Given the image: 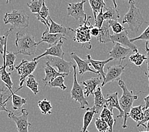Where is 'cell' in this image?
<instances>
[{"instance_id":"1","label":"cell","mask_w":149,"mask_h":132,"mask_svg":"<svg viewBox=\"0 0 149 132\" xmlns=\"http://www.w3.org/2000/svg\"><path fill=\"white\" fill-rule=\"evenodd\" d=\"M15 43L17 48L16 55H34L36 53L38 46L33 35L28 33H23L22 31H19L16 34Z\"/></svg>"},{"instance_id":"2","label":"cell","mask_w":149,"mask_h":132,"mask_svg":"<svg viewBox=\"0 0 149 132\" xmlns=\"http://www.w3.org/2000/svg\"><path fill=\"white\" fill-rule=\"evenodd\" d=\"M118 85L123 90V94L119 100L120 108L123 110L125 116L123 118V128L126 129L127 128V121L129 117V114L131 108H133V102L138 99V94L134 95L133 91H130L127 88L126 85L122 80L118 81Z\"/></svg>"},{"instance_id":"3","label":"cell","mask_w":149,"mask_h":132,"mask_svg":"<svg viewBox=\"0 0 149 132\" xmlns=\"http://www.w3.org/2000/svg\"><path fill=\"white\" fill-rule=\"evenodd\" d=\"M128 3L129 10L123 17L122 24H127L130 30L134 33H138L145 20L140 10L135 6V1H129Z\"/></svg>"},{"instance_id":"4","label":"cell","mask_w":149,"mask_h":132,"mask_svg":"<svg viewBox=\"0 0 149 132\" xmlns=\"http://www.w3.org/2000/svg\"><path fill=\"white\" fill-rule=\"evenodd\" d=\"M91 19V17H88L87 20L84 23L81 24L76 29H73L70 27L68 28L69 30L74 33V41L81 43L83 47L88 50H91L92 48V45L90 42L91 39L90 31L93 26H91L90 22Z\"/></svg>"},{"instance_id":"5","label":"cell","mask_w":149,"mask_h":132,"mask_svg":"<svg viewBox=\"0 0 149 132\" xmlns=\"http://www.w3.org/2000/svg\"><path fill=\"white\" fill-rule=\"evenodd\" d=\"M29 16L23 10H13L11 13H6L3 17L5 24H11L13 28L25 29L29 26Z\"/></svg>"},{"instance_id":"6","label":"cell","mask_w":149,"mask_h":132,"mask_svg":"<svg viewBox=\"0 0 149 132\" xmlns=\"http://www.w3.org/2000/svg\"><path fill=\"white\" fill-rule=\"evenodd\" d=\"M73 73H74V80L72 87L70 91L71 98L74 101L78 102L80 104L81 109H85L90 108V104L84 96V90L81 85L78 83L77 79V71L76 66L73 65Z\"/></svg>"},{"instance_id":"7","label":"cell","mask_w":149,"mask_h":132,"mask_svg":"<svg viewBox=\"0 0 149 132\" xmlns=\"http://www.w3.org/2000/svg\"><path fill=\"white\" fill-rule=\"evenodd\" d=\"M38 62L39 61H29V60L23 59L19 65L15 67L17 73L20 76L19 88L17 89L15 92L18 91L20 89L22 88L26 79L30 75H32L37 67Z\"/></svg>"},{"instance_id":"8","label":"cell","mask_w":149,"mask_h":132,"mask_svg":"<svg viewBox=\"0 0 149 132\" xmlns=\"http://www.w3.org/2000/svg\"><path fill=\"white\" fill-rule=\"evenodd\" d=\"M8 117L15 122L18 132H29L30 126L32 124L28 121L29 112L26 109L21 110V115L17 116L11 111L8 114Z\"/></svg>"},{"instance_id":"9","label":"cell","mask_w":149,"mask_h":132,"mask_svg":"<svg viewBox=\"0 0 149 132\" xmlns=\"http://www.w3.org/2000/svg\"><path fill=\"white\" fill-rule=\"evenodd\" d=\"M86 1H81L78 3H69L67 6L68 15L73 17L76 21H81L84 23L88 19V16L84 12V5Z\"/></svg>"},{"instance_id":"10","label":"cell","mask_w":149,"mask_h":132,"mask_svg":"<svg viewBox=\"0 0 149 132\" xmlns=\"http://www.w3.org/2000/svg\"><path fill=\"white\" fill-rule=\"evenodd\" d=\"M48 62L49 65L52 66L54 68L56 67L58 69V72L60 74H65L69 75L71 71V67L73 66V63L71 62L66 61L63 59L56 57H46Z\"/></svg>"},{"instance_id":"11","label":"cell","mask_w":149,"mask_h":132,"mask_svg":"<svg viewBox=\"0 0 149 132\" xmlns=\"http://www.w3.org/2000/svg\"><path fill=\"white\" fill-rule=\"evenodd\" d=\"M127 64L125 66H123L122 64L116 65L113 66H107V73H106L105 80L102 81L101 87H104L106 84L110 82H113L115 81H119L120 80V76L123 73L125 72V68Z\"/></svg>"},{"instance_id":"12","label":"cell","mask_w":149,"mask_h":132,"mask_svg":"<svg viewBox=\"0 0 149 132\" xmlns=\"http://www.w3.org/2000/svg\"><path fill=\"white\" fill-rule=\"evenodd\" d=\"M111 39L112 43H119L126 48H130L131 51L135 53L138 52L136 46L132 42H131L130 39L128 37V33L126 29L119 34H113L111 35Z\"/></svg>"},{"instance_id":"13","label":"cell","mask_w":149,"mask_h":132,"mask_svg":"<svg viewBox=\"0 0 149 132\" xmlns=\"http://www.w3.org/2000/svg\"><path fill=\"white\" fill-rule=\"evenodd\" d=\"M63 41H60L58 43H56L52 46H49L48 48L45 50V51L41 55H38L36 57H34L33 61H38L42 57H46L50 56V57H59L61 59H63V57L65 55V52L63 50Z\"/></svg>"},{"instance_id":"14","label":"cell","mask_w":149,"mask_h":132,"mask_svg":"<svg viewBox=\"0 0 149 132\" xmlns=\"http://www.w3.org/2000/svg\"><path fill=\"white\" fill-rule=\"evenodd\" d=\"M131 50L130 48H127L122 46L119 43H115L112 50L109 52L110 58L114 60H118L119 64H122L123 61L125 60L127 55L129 54Z\"/></svg>"},{"instance_id":"15","label":"cell","mask_w":149,"mask_h":132,"mask_svg":"<svg viewBox=\"0 0 149 132\" xmlns=\"http://www.w3.org/2000/svg\"><path fill=\"white\" fill-rule=\"evenodd\" d=\"M70 57H71L77 64L78 73H79L81 76H83V75L87 72L93 73L99 75V73L98 72L91 68V65L87 59L86 60L81 59L75 52H72L70 53Z\"/></svg>"},{"instance_id":"16","label":"cell","mask_w":149,"mask_h":132,"mask_svg":"<svg viewBox=\"0 0 149 132\" xmlns=\"http://www.w3.org/2000/svg\"><path fill=\"white\" fill-rule=\"evenodd\" d=\"M94 104L92 108L96 112V114H98L104 108H106L107 105V100L104 97V95L102 94V88L101 87H98L96 91L94 92Z\"/></svg>"},{"instance_id":"17","label":"cell","mask_w":149,"mask_h":132,"mask_svg":"<svg viewBox=\"0 0 149 132\" xmlns=\"http://www.w3.org/2000/svg\"><path fill=\"white\" fill-rule=\"evenodd\" d=\"M86 59L89 61L90 65L93 67V68L95 71L99 73V76L102 79V81L105 80L106 73L104 72V67L109 62H111L113 60V59L109 58L107 60H95L91 58V57L90 54L86 55Z\"/></svg>"},{"instance_id":"18","label":"cell","mask_w":149,"mask_h":132,"mask_svg":"<svg viewBox=\"0 0 149 132\" xmlns=\"http://www.w3.org/2000/svg\"><path fill=\"white\" fill-rule=\"evenodd\" d=\"M101 82L102 83V78H93L86 81L82 82V85L84 87V93L85 97H88L90 95L94 94V92L97 90Z\"/></svg>"},{"instance_id":"19","label":"cell","mask_w":149,"mask_h":132,"mask_svg":"<svg viewBox=\"0 0 149 132\" xmlns=\"http://www.w3.org/2000/svg\"><path fill=\"white\" fill-rule=\"evenodd\" d=\"M61 40H66V38L64 35L61 34H50L49 33L48 30H46L42 33L41 40L38 43V45L44 42L47 43L49 46H52L58 43Z\"/></svg>"},{"instance_id":"20","label":"cell","mask_w":149,"mask_h":132,"mask_svg":"<svg viewBox=\"0 0 149 132\" xmlns=\"http://www.w3.org/2000/svg\"><path fill=\"white\" fill-rule=\"evenodd\" d=\"M107 105H106V108H107L111 111H113V109L116 108L119 111V115L117 116L118 118L120 117H123L125 116V114H124L123 110L120 108L119 99H118V93L114 92L113 94H107Z\"/></svg>"},{"instance_id":"21","label":"cell","mask_w":149,"mask_h":132,"mask_svg":"<svg viewBox=\"0 0 149 132\" xmlns=\"http://www.w3.org/2000/svg\"><path fill=\"white\" fill-rule=\"evenodd\" d=\"M44 69L45 72V77L42 80L45 83V86H47L49 83H50L52 81H54L55 78L59 76H68L67 74L59 73L58 71H56L55 68L49 65V64L48 62H46V66H45Z\"/></svg>"},{"instance_id":"22","label":"cell","mask_w":149,"mask_h":132,"mask_svg":"<svg viewBox=\"0 0 149 132\" xmlns=\"http://www.w3.org/2000/svg\"><path fill=\"white\" fill-rule=\"evenodd\" d=\"M10 98H12V93L9 89L6 87H0V112L5 111L8 112V114L11 112L6 108L7 102Z\"/></svg>"},{"instance_id":"23","label":"cell","mask_w":149,"mask_h":132,"mask_svg":"<svg viewBox=\"0 0 149 132\" xmlns=\"http://www.w3.org/2000/svg\"><path fill=\"white\" fill-rule=\"evenodd\" d=\"M16 53L13 52H6V44L5 46L4 53L3 55V67H8L10 73L13 72L15 68V60L16 59Z\"/></svg>"},{"instance_id":"24","label":"cell","mask_w":149,"mask_h":132,"mask_svg":"<svg viewBox=\"0 0 149 132\" xmlns=\"http://www.w3.org/2000/svg\"><path fill=\"white\" fill-rule=\"evenodd\" d=\"M35 16H36V19L38 21H40V22L45 25L46 27H47V30H49V18L50 17V16H49V9L47 6L46 5V3L45 1L43 2V4H42V6L40 12L37 14H35Z\"/></svg>"},{"instance_id":"25","label":"cell","mask_w":149,"mask_h":132,"mask_svg":"<svg viewBox=\"0 0 149 132\" xmlns=\"http://www.w3.org/2000/svg\"><path fill=\"white\" fill-rule=\"evenodd\" d=\"M100 118L108 124L109 130L108 132H112L113 128L116 124V120L113 119V111H111L107 108H104L100 113Z\"/></svg>"},{"instance_id":"26","label":"cell","mask_w":149,"mask_h":132,"mask_svg":"<svg viewBox=\"0 0 149 132\" xmlns=\"http://www.w3.org/2000/svg\"><path fill=\"white\" fill-rule=\"evenodd\" d=\"M110 34V27L107 21H105L100 29V34L97 38V40L101 43H107L108 42H112Z\"/></svg>"},{"instance_id":"27","label":"cell","mask_w":149,"mask_h":132,"mask_svg":"<svg viewBox=\"0 0 149 132\" xmlns=\"http://www.w3.org/2000/svg\"><path fill=\"white\" fill-rule=\"evenodd\" d=\"M129 117L134 120L137 124L140 123L144 118L143 105H140L131 108L129 114Z\"/></svg>"},{"instance_id":"28","label":"cell","mask_w":149,"mask_h":132,"mask_svg":"<svg viewBox=\"0 0 149 132\" xmlns=\"http://www.w3.org/2000/svg\"><path fill=\"white\" fill-rule=\"evenodd\" d=\"M49 33L50 34H61L65 35L67 33V28L63 24H58L54 22L51 17L49 18Z\"/></svg>"},{"instance_id":"29","label":"cell","mask_w":149,"mask_h":132,"mask_svg":"<svg viewBox=\"0 0 149 132\" xmlns=\"http://www.w3.org/2000/svg\"><path fill=\"white\" fill-rule=\"evenodd\" d=\"M96 112L92 108H88L86 109V112H85L83 117V126L81 132H86L88 127L90 126L92 120H93Z\"/></svg>"},{"instance_id":"30","label":"cell","mask_w":149,"mask_h":132,"mask_svg":"<svg viewBox=\"0 0 149 132\" xmlns=\"http://www.w3.org/2000/svg\"><path fill=\"white\" fill-rule=\"evenodd\" d=\"M106 10L105 12L104 13V18L105 21L108 20H114L118 21L120 18L119 12L117 8H112V7H105Z\"/></svg>"},{"instance_id":"31","label":"cell","mask_w":149,"mask_h":132,"mask_svg":"<svg viewBox=\"0 0 149 132\" xmlns=\"http://www.w3.org/2000/svg\"><path fill=\"white\" fill-rule=\"evenodd\" d=\"M89 3L93 11L95 21L98 14L100 12L101 10L105 7V1L104 0H89Z\"/></svg>"},{"instance_id":"32","label":"cell","mask_w":149,"mask_h":132,"mask_svg":"<svg viewBox=\"0 0 149 132\" xmlns=\"http://www.w3.org/2000/svg\"><path fill=\"white\" fill-rule=\"evenodd\" d=\"M12 99L13 109L15 110H20L22 106L27 103V99L21 97L20 96L16 95L15 93H12Z\"/></svg>"},{"instance_id":"33","label":"cell","mask_w":149,"mask_h":132,"mask_svg":"<svg viewBox=\"0 0 149 132\" xmlns=\"http://www.w3.org/2000/svg\"><path fill=\"white\" fill-rule=\"evenodd\" d=\"M38 108L40 109L42 115H52V105L51 104L50 101H48L47 98H45L42 101H40L38 102Z\"/></svg>"},{"instance_id":"34","label":"cell","mask_w":149,"mask_h":132,"mask_svg":"<svg viewBox=\"0 0 149 132\" xmlns=\"http://www.w3.org/2000/svg\"><path fill=\"white\" fill-rule=\"evenodd\" d=\"M26 85L27 88L34 93V95H37L39 93V85L38 83L36 81V78L34 75H30L27 78V81H26Z\"/></svg>"},{"instance_id":"35","label":"cell","mask_w":149,"mask_h":132,"mask_svg":"<svg viewBox=\"0 0 149 132\" xmlns=\"http://www.w3.org/2000/svg\"><path fill=\"white\" fill-rule=\"evenodd\" d=\"M129 60L131 63L134 64L136 66L140 67L142 65L145 60H147V57L145 55L141 54L140 53L138 52L133 55H131L129 57Z\"/></svg>"},{"instance_id":"36","label":"cell","mask_w":149,"mask_h":132,"mask_svg":"<svg viewBox=\"0 0 149 132\" xmlns=\"http://www.w3.org/2000/svg\"><path fill=\"white\" fill-rule=\"evenodd\" d=\"M44 1L42 0H33L27 3V6L31 12L34 14H37L41 10Z\"/></svg>"},{"instance_id":"37","label":"cell","mask_w":149,"mask_h":132,"mask_svg":"<svg viewBox=\"0 0 149 132\" xmlns=\"http://www.w3.org/2000/svg\"><path fill=\"white\" fill-rule=\"evenodd\" d=\"M65 76H59L48 83L49 87L51 88H59L62 90H65L67 87L64 84V78Z\"/></svg>"},{"instance_id":"38","label":"cell","mask_w":149,"mask_h":132,"mask_svg":"<svg viewBox=\"0 0 149 132\" xmlns=\"http://www.w3.org/2000/svg\"><path fill=\"white\" fill-rule=\"evenodd\" d=\"M14 28L11 27L10 29L5 32V33L3 35H0V53L3 55L5 50V46L7 43V39H8L10 34L13 31Z\"/></svg>"},{"instance_id":"39","label":"cell","mask_w":149,"mask_h":132,"mask_svg":"<svg viewBox=\"0 0 149 132\" xmlns=\"http://www.w3.org/2000/svg\"><path fill=\"white\" fill-rule=\"evenodd\" d=\"M107 22L109 25V27L112 29V31L114 34H119L125 29L121 24L118 22V21L114 20H108Z\"/></svg>"},{"instance_id":"40","label":"cell","mask_w":149,"mask_h":132,"mask_svg":"<svg viewBox=\"0 0 149 132\" xmlns=\"http://www.w3.org/2000/svg\"><path fill=\"white\" fill-rule=\"evenodd\" d=\"M95 126L98 132H108L109 128L108 124L100 117H97L95 120Z\"/></svg>"},{"instance_id":"41","label":"cell","mask_w":149,"mask_h":132,"mask_svg":"<svg viewBox=\"0 0 149 132\" xmlns=\"http://www.w3.org/2000/svg\"><path fill=\"white\" fill-rule=\"evenodd\" d=\"M139 40L147 41V42L149 41V24H148V27L146 28V29H145L143 32V33L139 36L130 39L131 42H132V43L134 41H139Z\"/></svg>"},{"instance_id":"42","label":"cell","mask_w":149,"mask_h":132,"mask_svg":"<svg viewBox=\"0 0 149 132\" xmlns=\"http://www.w3.org/2000/svg\"><path fill=\"white\" fill-rule=\"evenodd\" d=\"M103 10H104V8H102L100 12L98 14V15L97 17V19L95 20V27H98L99 29H101V27L102 26L103 24L105 22L104 18V12H103Z\"/></svg>"},{"instance_id":"43","label":"cell","mask_w":149,"mask_h":132,"mask_svg":"<svg viewBox=\"0 0 149 132\" xmlns=\"http://www.w3.org/2000/svg\"><path fill=\"white\" fill-rule=\"evenodd\" d=\"M143 114H144V118L142 120V121H141L140 123L137 124L136 126L138 128H139L140 126H143V127L146 128V124H145V123H147L149 121V108L146 110H144Z\"/></svg>"},{"instance_id":"44","label":"cell","mask_w":149,"mask_h":132,"mask_svg":"<svg viewBox=\"0 0 149 132\" xmlns=\"http://www.w3.org/2000/svg\"><path fill=\"white\" fill-rule=\"evenodd\" d=\"M90 34H91V36H92L97 38L99 36V34H100V29H99L97 27L93 26V27H92L91 29Z\"/></svg>"},{"instance_id":"45","label":"cell","mask_w":149,"mask_h":132,"mask_svg":"<svg viewBox=\"0 0 149 132\" xmlns=\"http://www.w3.org/2000/svg\"><path fill=\"white\" fill-rule=\"evenodd\" d=\"M145 50L146 52V62H147V71L149 74V48L148 46V42H146V44H145Z\"/></svg>"},{"instance_id":"46","label":"cell","mask_w":149,"mask_h":132,"mask_svg":"<svg viewBox=\"0 0 149 132\" xmlns=\"http://www.w3.org/2000/svg\"><path fill=\"white\" fill-rule=\"evenodd\" d=\"M144 102H145V105L143 107V110H146L149 108V95L147 96L146 97L144 98Z\"/></svg>"},{"instance_id":"47","label":"cell","mask_w":149,"mask_h":132,"mask_svg":"<svg viewBox=\"0 0 149 132\" xmlns=\"http://www.w3.org/2000/svg\"><path fill=\"white\" fill-rule=\"evenodd\" d=\"M145 129H146L147 131H149V121L147 122V124L146 125V128Z\"/></svg>"},{"instance_id":"48","label":"cell","mask_w":149,"mask_h":132,"mask_svg":"<svg viewBox=\"0 0 149 132\" xmlns=\"http://www.w3.org/2000/svg\"><path fill=\"white\" fill-rule=\"evenodd\" d=\"M112 2H113V4H114V8H118V6H117V4H116V2L115 1H112Z\"/></svg>"},{"instance_id":"49","label":"cell","mask_w":149,"mask_h":132,"mask_svg":"<svg viewBox=\"0 0 149 132\" xmlns=\"http://www.w3.org/2000/svg\"><path fill=\"white\" fill-rule=\"evenodd\" d=\"M147 76H148V87H149V74Z\"/></svg>"},{"instance_id":"50","label":"cell","mask_w":149,"mask_h":132,"mask_svg":"<svg viewBox=\"0 0 149 132\" xmlns=\"http://www.w3.org/2000/svg\"><path fill=\"white\" fill-rule=\"evenodd\" d=\"M3 69V66H1V67H0V71H1V70Z\"/></svg>"},{"instance_id":"51","label":"cell","mask_w":149,"mask_h":132,"mask_svg":"<svg viewBox=\"0 0 149 132\" xmlns=\"http://www.w3.org/2000/svg\"><path fill=\"white\" fill-rule=\"evenodd\" d=\"M140 132H149V131H140Z\"/></svg>"},{"instance_id":"52","label":"cell","mask_w":149,"mask_h":132,"mask_svg":"<svg viewBox=\"0 0 149 132\" xmlns=\"http://www.w3.org/2000/svg\"><path fill=\"white\" fill-rule=\"evenodd\" d=\"M86 132H90V131H88V130H87V131H86Z\"/></svg>"}]
</instances>
